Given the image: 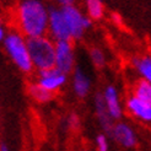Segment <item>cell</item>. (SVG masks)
<instances>
[{
    "mask_svg": "<svg viewBox=\"0 0 151 151\" xmlns=\"http://www.w3.org/2000/svg\"><path fill=\"white\" fill-rule=\"evenodd\" d=\"M15 24L26 38L47 35L48 7L42 0H21L14 12Z\"/></svg>",
    "mask_w": 151,
    "mask_h": 151,
    "instance_id": "obj_1",
    "label": "cell"
},
{
    "mask_svg": "<svg viewBox=\"0 0 151 151\" xmlns=\"http://www.w3.org/2000/svg\"><path fill=\"white\" fill-rule=\"evenodd\" d=\"M54 44L49 36L27 38V49L33 69L43 70L54 66Z\"/></svg>",
    "mask_w": 151,
    "mask_h": 151,
    "instance_id": "obj_2",
    "label": "cell"
},
{
    "mask_svg": "<svg viewBox=\"0 0 151 151\" xmlns=\"http://www.w3.org/2000/svg\"><path fill=\"white\" fill-rule=\"evenodd\" d=\"M4 48L7 53V55L14 62L21 71L26 74H31L35 69L31 63V58L27 49V38L22 36L19 31H11L6 33L3 41Z\"/></svg>",
    "mask_w": 151,
    "mask_h": 151,
    "instance_id": "obj_3",
    "label": "cell"
},
{
    "mask_svg": "<svg viewBox=\"0 0 151 151\" xmlns=\"http://www.w3.org/2000/svg\"><path fill=\"white\" fill-rule=\"evenodd\" d=\"M60 9H62L68 28H69L71 41L80 40L81 37L84 36V33L92 26V20L82 14L74 4L63 6V7H60Z\"/></svg>",
    "mask_w": 151,
    "mask_h": 151,
    "instance_id": "obj_4",
    "label": "cell"
},
{
    "mask_svg": "<svg viewBox=\"0 0 151 151\" xmlns=\"http://www.w3.org/2000/svg\"><path fill=\"white\" fill-rule=\"evenodd\" d=\"M54 66L65 74L73 73L75 68V53H74V46L71 40L55 42Z\"/></svg>",
    "mask_w": 151,
    "mask_h": 151,
    "instance_id": "obj_5",
    "label": "cell"
},
{
    "mask_svg": "<svg viewBox=\"0 0 151 151\" xmlns=\"http://www.w3.org/2000/svg\"><path fill=\"white\" fill-rule=\"evenodd\" d=\"M36 82L47 91H50L53 93H57L68 81V74L60 71L55 66L48 68V69L37 70Z\"/></svg>",
    "mask_w": 151,
    "mask_h": 151,
    "instance_id": "obj_6",
    "label": "cell"
},
{
    "mask_svg": "<svg viewBox=\"0 0 151 151\" xmlns=\"http://www.w3.org/2000/svg\"><path fill=\"white\" fill-rule=\"evenodd\" d=\"M47 33L54 42L71 40L70 33H69V28H68L65 19L63 16L62 9H58V7H50V9H48Z\"/></svg>",
    "mask_w": 151,
    "mask_h": 151,
    "instance_id": "obj_7",
    "label": "cell"
},
{
    "mask_svg": "<svg viewBox=\"0 0 151 151\" xmlns=\"http://www.w3.org/2000/svg\"><path fill=\"white\" fill-rule=\"evenodd\" d=\"M111 138L114 140L117 144L125 149H130L137 145V134H135L133 128L125 122H114L112 129L109 132Z\"/></svg>",
    "mask_w": 151,
    "mask_h": 151,
    "instance_id": "obj_8",
    "label": "cell"
},
{
    "mask_svg": "<svg viewBox=\"0 0 151 151\" xmlns=\"http://www.w3.org/2000/svg\"><path fill=\"white\" fill-rule=\"evenodd\" d=\"M101 95H102L106 109H107L109 117L114 120V122L122 119L123 106H122V102H120L118 90L113 85H108V86H106L103 93H101Z\"/></svg>",
    "mask_w": 151,
    "mask_h": 151,
    "instance_id": "obj_9",
    "label": "cell"
},
{
    "mask_svg": "<svg viewBox=\"0 0 151 151\" xmlns=\"http://www.w3.org/2000/svg\"><path fill=\"white\" fill-rule=\"evenodd\" d=\"M125 108L134 118L145 123L151 122V102L144 101L132 93L125 100Z\"/></svg>",
    "mask_w": 151,
    "mask_h": 151,
    "instance_id": "obj_10",
    "label": "cell"
},
{
    "mask_svg": "<svg viewBox=\"0 0 151 151\" xmlns=\"http://www.w3.org/2000/svg\"><path fill=\"white\" fill-rule=\"evenodd\" d=\"M73 88L78 97H85L90 92L91 80L81 68H74L73 70Z\"/></svg>",
    "mask_w": 151,
    "mask_h": 151,
    "instance_id": "obj_11",
    "label": "cell"
},
{
    "mask_svg": "<svg viewBox=\"0 0 151 151\" xmlns=\"http://www.w3.org/2000/svg\"><path fill=\"white\" fill-rule=\"evenodd\" d=\"M95 109H96V116H97V118H99L101 128L107 134H109L113 124H114V120L109 117L107 109H106L102 95H100V93H97L96 97H95Z\"/></svg>",
    "mask_w": 151,
    "mask_h": 151,
    "instance_id": "obj_12",
    "label": "cell"
},
{
    "mask_svg": "<svg viewBox=\"0 0 151 151\" xmlns=\"http://www.w3.org/2000/svg\"><path fill=\"white\" fill-rule=\"evenodd\" d=\"M27 91H28V95L38 103H47L54 99V95H55L50 91H47L42 86H40L36 81L29 82L27 86Z\"/></svg>",
    "mask_w": 151,
    "mask_h": 151,
    "instance_id": "obj_13",
    "label": "cell"
},
{
    "mask_svg": "<svg viewBox=\"0 0 151 151\" xmlns=\"http://www.w3.org/2000/svg\"><path fill=\"white\" fill-rule=\"evenodd\" d=\"M132 64L135 68L141 79L151 81V58L150 55H142V57H135L132 60Z\"/></svg>",
    "mask_w": 151,
    "mask_h": 151,
    "instance_id": "obj_14",
    "label": "cell"
},
{
    "mask_svg": "<svg viewBox=\"0 0 151 151\" xmlns=\"http://www.w3.org/2000/svg\"><path fill=\"white\" fill-rule=\"evenodd\" d=\"M87 16L91 20H100L104 15V5L102 0H85Z\"/></svg>",
    "mask_w": 151,
    "mask_h": 151,
    "instance_id": "obj_15",
    "label": "cell"
},
{
    "mask_svg": "<svg viewBox=\"0 0 151 151\" xmlns=\"http://www.w3.org/2000/svg\"><path fill=\"white\" fill-rule=\"evenodd\" d=\"M133 95L139 97V99L151 102V81L141 79L137 81L133 88Z\"/></svg>",
    "mask_w": 151,
    "mask_h": 151,
    "instance_id": "obj_16",
    "label": "cell"
},
{
    "mask_svg": "<svg viewBox=\"0 0 151 151\" xmlns=\"http://www.w3.org/2000/svg\"><path fill=\"white\" fill-rule=\"evenodd\" d=\"M90 57H91V60L96 68H103L106 64V57H104V53L102 52V49L100 48H91L90 50Z\"/></svg>",
    "mask_w": 151,
    "mask_h": 151,
    "instance_id": "obj_17",
    "label": "cell"
},
{
    "mask_svg": "<svg viewBox=\"0 0 151 151\" xmlns=\"http://www.w3.org/2000/svg\"><path fill=\"white\" fill-rule=\"evenodd\" d=\"M95 142L97 151H108V138L106 134H99L96 137Z\"/></svg>",
    "mask_w": 151,
    "mask_h": 151,
    "instance_id": "obj_18",
    "label": "cell"
},
{
    "mask_svg": "<svg viewBox=\"0 0 151 151\" xmlns=\"http://www.w3.org/2000/svg\"><path fill=\"white\" fill-rule=\"evenodd\" d=\"M68 124H69L70 129H78V128L80 127V119H79V117L75 114V113L70 114L69 118H68Z\"/></svg>",
    "mask_w": 151,
    "mask_h": 151,
    "instance_id": "obj_19",
    "label": "cell"
},
{
    "mask_svg": "<svg viewBox=\"0 0 151 151\" xmlns=\"http://www.w3.org/2000/svg\"><path fill=\"white\" fill-rule=\"evenodd\" d=\"M111 19H112V21L114 22L116 25H122V17L119 16V14H117V12H113L112 14V16H111Z\"/></svg>",
    "mask_w": 151,
    "mask_h": 151,
    "instance_id": "obj_20",
    "label": "cell"
},
{
    "mask_svg": "<svg viewBox=\"0 0 151 151\" xmlns=\"http://www.w3.org/2000/svg\"><path fill=\"white\" fill-rule=\"evenodd\" d=\"M55 1L60 5V7H63V6H68V5H73L75 3V0H55Z\"/></svg>",
    "mask_w": 151,
    "mask_h": 151,
    "instance_id": "obj_21",
    "label": "cell"
},
{
    "mask_svg": "<svg viewBox=\"0 0 151 151\" xmlns=\"http://www.w3.org/2000/svg\"><path fill=\"white\" fill-rule=\"evenodd\" d=\"M5 36H6V29L3 25V22L0 21V42H3L4 38H5Z\"/></svg>",
    "mask_w": 151,
    "mask_h": 151,
    "instance_id": "obj_22",
    "label": "cell"
},
{
    "mask_svg": "<svg viewBox=\"0 0 151 151\" xmlns=\"http://www.w3.org/2000/svg\"><path fill=\"white\" fill-rule=\"evenodd\" d=\"M0 151H10V150H9V147H7V145L0 144Z\"/></svg>",
    "mask_w": 151,
    "mask_h": 151,
    "instance_id": "obj_23",
    "label": "cell"
}]
</instances>
